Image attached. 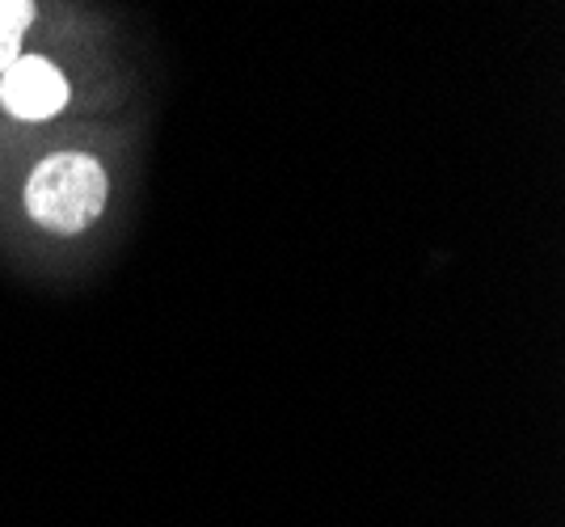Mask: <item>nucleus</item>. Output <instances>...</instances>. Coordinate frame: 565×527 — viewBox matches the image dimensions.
<instances>
[{"instance_id":"f257e3e1","label":"nucleus","mask_w":565,"mask_h":527,"mask_svg":"<svg viewBox=\"0 0 565 527\" xmlns=\"http://www.w3.org/2000/svg\"><path fill=\"white\" fill-rule=\"evenodd\" d=\"M25 216L43 233L76 237L94 228L110 203V173L89 152H51L25 178Z\"/></svg>"},{"instance_id":"f03ea898","label":"nucleus","mask_w":565,"mask_h":527,"mask_svg":"<svg viewBox=\"0 0 565 527\" xmlns=\"http://www.w3.org/2000/svg\"><path fill=\"white\" fill-rule=\"evenodd\" d=\"M72 101V80L64 68L39 55V51H22L4 73H0V106L4 115L22 122H47L64 115Z\"/></svg>"},{"instance_id":"7ed1b4c3","label":"nucleus","mask_w":565,"mask_h":527,"mask_svg":"<svg viewBox=\"0 0 565 527\" xmlns=\"http://www.w3.org/2000/svg\"><path fill=\"white\" fill-rule=\"evenodd\" d=\"M34 22H39L34 0H0V73L22 55V43Z\"/></svg>"}]
</instances>
